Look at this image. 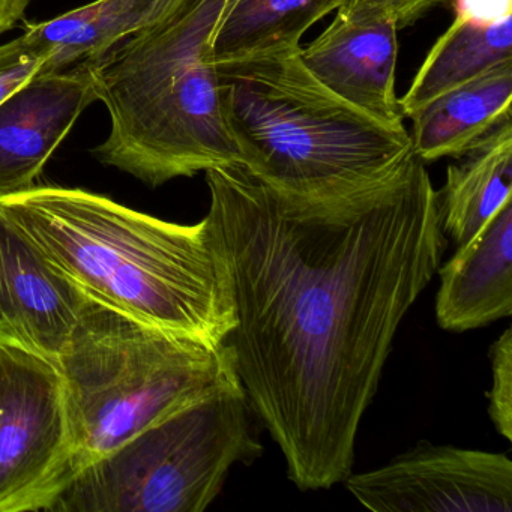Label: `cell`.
Instances as JSON below:
<instances>
[{"mask_svg": "<svg viewBox=\"0 0 512 512\" xmlns=\"http://www.w3.org/2000/svg\"><path fill=\"white\" fill-rule=\"evenodd\" d=\"M491 356V385L488 394V415L496 430L512 440V329L508 328L493 344Z\"/></svg>", "mask_w": 512, "mask_h": 512, "instance_id": "cell-19", "label": "cell"}, {"mask_svg": "<svg viewBox=\"0 0 512 512\" xmlns=\"http://www.w3.org/2000/svg\"><path fill=\"white\" fill-rule=\"evenodd\" d=\"M89 302L0 214V341L58 361Z\"/></svg>", "mask_w": 512, "mask_h": 512, "instance_id": "cell-10", "label": "cell"}, {"mask_svg": "<svg viewBox=\"0 0 512 512\" xmlns=\"http://www.w3.org/2000/svg\"><path fill=\"white\" fill-rule=\"evenodd\" d=\"M344 0H236L214 35L215 61H232L269 50L301 46L317 22Z\"/></svg>", "mask_w": 512, "mask_h": 512, "instance_id": "cell-17", "label": "cell"}, {"mask_svg": "<svg viewBox=\"0 0 512 512\" xmlns=\"http://www.w3.org/2000/svg\"><path fill=\"white\" fill-rule=\"evenodd\" d=\"M31 0H0V35L11 31L28 10Z\"/></svg>", "mask_w": 512, "mask_h": 512, "instance_id": "cell-22", "label": "cell"}, {"mask_svg": "<svg viewBox=\"0 0 512 512\" xmlns=\"http://www.w3.org/2000/svg\"><path fill=\"white\" fill-rule=\"evenodd\" d=\"M436 4L437 0H344L338 10L344 13L385 14L395 20L398 28H406Z\"/></svg>", "mask_w": 512, "mask_h": 512, "instance_id": "cell-20", "label": "cell"}, {"mask_svg": "<svg viewBox=\"0 0 512 512\" xmlns=\"http://www.w3.org/2000/svg\"><path fill=\"white\" fill-rule=\"evenodd\" d=\"M73 478L58 362L0 341V512H52Z\"/></svg>", "mask_w": 512, "mask_h": 512, "instance_id": "cell-7", "label": "cell"}, {"mask_svg": "<svg viewBox=\"0 0 512 512\" xmlns=\"http://www.w3.org/2000/svg\"><path fill=\"white\" fill-rule=\"evenodd\" d=\"M10 220L91 301L137 322L220 346L236 326L208 223L176 224L79 188L0 199Z\"/></svg>", "mask_w": 512, "mask_h": 512, "instance_id": "cell-2", "label": "cell"}, {"mask_svg": "<svg viewBox=\"0 0 512 512\" xmlns=\"http://www.w3.org/2000/svg\"><path fill=\"white\" fill-rule=\"evenodd\" d=\"M205 173L239 382L290 481L326 490L352 473L395 334L442 265L436 188L415 155L383 184L338 199L284 196L239 164Z\"/></svg>", "mask_w": 512, "mask_h": 512, "instance_id": "cell-1", "label": "cell"}, {"mask_svg": "<svg viewBox=\"0 0 512 512\" xmlns=\"http://www.w3.org/2000/svg\"><path fill=\"white\" fill-rule=\"evenodd\" d=\"M97 101L92 62L32 77L0 103V199L37 187L62 140Z\"/></svg>", "mask_w": 512, "mask_h": 512, "instance_id": "cell-9", "label": "cell"}, {"mask_svg": "<svg viewBox=\"0 0 512 512\" xmlns=\"http://www.w3.org/2000/svg\"><path fill=\"white\" fill-rule=\"evenodd\" d=\"M233 4H236V0H227L226 11L229 10V8L232 7ZM226 11H224V13H226Z\"/></svg>", "mask_w": 512, "mask_h": 512, "instance_id": "cell-23", "label": "cell"}, {"mask_svg": "<svg viewBox=\"0 0 512 512\" xmlns=\"http://www.w3.org/2000/svg\"><path fill=\"white\" fill-rule=\"evenodd\" d=\"M262 454L241 382L155 422L80 470L52 512H202L238 461Z\"/></svg>", "mask_w": 512, "mask_h": 512, "instance_id": "cell-6", "label": "cell"}, {"mask_svg": "<svg viewBox=\"0 0 512 512\" xmlns=\"http://www.w3.org/2000/svg\"><path fill=\"white\" fill-rule=\"evenodd\" d=\"M508 62H512V17L493 25L455 19L437 38L400 98L401 113L412 118L446 92Z\"/></svg>", "mask_w": 512, "mask_h": 512, "instance_id": "cell-15", "label": "cell"}, {"mask_svg": "<svg viewBox=\"0 0 512 512\" xmlns=\"http://www.w3.org/2000/svg\"><path fill=\"white\" fill-rule=\"evenodd\" d=\"M512 62L446 92L412 116V154L421 161L457 158L511 119Z\"/></svg>", "mask_w": 512, "mask_h": 512, "instance_id": "cell-13", "label": "cell"}, {"mask_svg": "<svg viewBox=\"0 0 512 512\" xmlns=\"http://www.w3.org/2000/svg\"><path fill=\"white\" fill-rule=\"evenodd\" d=\"M227 0H173L92 62L109 137L94 154L149 187L239 164L227 130L214 35Z\"/></svg>", "mask_w": 512, "mask_h": 512, "instance_id": "cell-3", "label": "cell"}, {"mask_svg": "<svg viewBox=\"0 0 512 512\" xmlns=\"http://www.w3.org/2000/svg\"><path fill=\"white\" fill-rule=\"evenodd\" d=\"M173 0H95L25 29L46 50L53 71L95 62L154 23Z\"/></svg>", "mask_w": 512, "mask_h": 512, "instance_id": "cell-16", "label": "cell"}, {"mask_svg": "<svg viewBox=\"0 0 512 512\" xmlns=\"http://www.w3.org/2000/svg\"><path fill=\"white\" fill-rule=\"evenodd\" d=\"M53 71L46 50L29 32L0 46V103L37 74Z\"/></svg>", "mask_w": 512, "mask_h": 512, "instance_id": "cell-18", "label": "cell"}, {"mask_svg": "<svg viewBox=\"0 0 512 512\" xmlns=\"http://www.w3.org/2000/svg\"><path fill=\"white\" fill-rule=\"evenodd\" d=\"M376 512H511L512 461L499 452L424 442L385 466L344 479Z\"/></svg>", "mask_w": 512, "mask_h": 512, "instance_id": "cell-8", "label": "cell"}, {"mask_svg": "<svg viewBox=\"0 0 512 512\" xmlns=\"http://www.w3.org/2000/svg\"><path fill=\"white\" fill-rule=\"evenodd\" d=\"M440 328L466 332L512 314V200L437 269Z\"/></svg>", "mask_w": 512, "mask_h": 512, "instance_id": "cell-12", "label": "cell"}, {"mask_svg": "<svg viewBox=\"0 0 512 512\" xmlns=\"http://www.w3.org/2000/svg\"><path fill=\"white\" fill-rule=\"evenodd\" d=\"M239 166L284 196L338 199L397 175L409 131L338 98L307 70L301 46L218 64Z\"/></svg>", "mask_w": 512, "mask_h": 512, "instance_id": "cell-4", "label": "cell"}, {"mask_svg": "<svg viewBox=\"0 0 512 512\" xmlns=\"http://www.w3.org/2000/svg\"><path fill=\"white\" fill-rule=\"evenodd\" d=\"M437 191L445 236L463 247L512 200V125L506 119L472 149L455 158Z\"/></svg>", "mask_w": 512, "mask_h": 512, "instance_id": "cell-14", "label": "cell"}, {"mask_svg": "<svg viewBox=\"0 0 512 512\" xmlns=\"http://www.w3.org/2000/svg\"><path fill=\"white\" fill-rule=\"evenodd\" d=\"M331 25L307 46L301 59L332 94L356 109L403 125L395 91L398 25L385 14L335 11Z\"/></svg>", "mask_w": 512, "mask_h": 512, "instance_id": "cell-11", "label": "cell"}, {"mask_svg": "<svg viewBox=\"0 0 512 512\" xmlns=\"http://www.w3.org/2000/svg\"><path fill=\"white\" fill-rule=\"evenodd\" d=\"M455 19L493 25L512 17V0H454Z\"/></svg>", "mask_w": 512, "mask_h": 512, "instance_id": "cell-21", "label": "cell"}, {"mask_svg": "<svg viewBox=\"0 0 512 512\" xmlns=\"http://www.w3.org/2000/svg\"><path fill=\"white\" fill-rule=\"evenodd\" d=\"M56 362L74 476L176 410L239 382L229 344L169 334L94 301Z\"/></svg>", "mask_w": 512, "mask_h": 512, "instance_id": "cell-5", "label": "cell"}]
</instances>
